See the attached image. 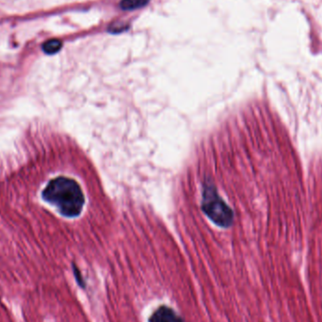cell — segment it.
<instances>
[{
	"instance_id": "cell-1",
	"label": "cell",
	"mask_w": 322,
	"mask_h": 322,
	"mask_svg": "<svg viewBox=\"0 0 322 322\" xmlns=\"http://www.w3.org/2000/svg\"><path fill=\"white\" fill-rule=\"evenodd\" d=\"M43 198L68 218L78 216L85 204L80 186L72 178L64 176L49 181L43 191Z\"/></svg>"
},
{
	"instance_id": "cell-2",
	"label": "cell",
	"mask_w": 322,
	"mask_h": 322,
	"mask_svg": "<svg viewBox=\"0 0 322 322\" xmlns=\"http://www.w3.org/2000/svg\"><path fill=\"white\" fill-rule=\"evenodd\" d=\"M202 209L210 220L220 227L230 226L234 219L231 208L220 197L215 186L207 181L203 188Z\"/></svg>"
},
{
	"instance_id": "cell-3",
	"label": "cell",
	"mask_w": 322,
	"mask_h": 322,
	"mask_svg": "<svg viewBox=\"0 0 322 322\" xmlns=\"http://www.w3.org/2000/svg\"><path fill=\"white\" fill-rule=\"evenodd\" d=\"M149 322H184L176 311L168 306L157 308L149 318Z\"/></svg>"
},
{
	"instance_id": "cell-4",
	"label": "cell",
	"mask_w": 322,
	"mask_h": 322,
	"mask_svg": "<svg viewBox=\"0 0 322 322\" xmlns=\"http://www.w3.org/2000/svg\"><path fill=\"white\" fill-rule=\"evenodd\" d=\"M149 0H123L121 2V8L124 10H135L143 7Z\"/></svg>"
}]
</instances>
